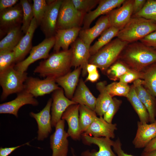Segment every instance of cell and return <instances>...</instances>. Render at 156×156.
I'll list each match as a JSON object with an SVG mask.
<instances>
[{"mask_svg": "<svg viewBox=\"0 0 156 156\" xmlns=\"http://www.w3.org/2000/svg\"><path fill=\"white\" fill-rule=\"evenodd\" d=\"M118 60L131 69L142 72L147 67L156 62V50L140 41L129 43L122 51Z\"/></svg>", "mask_w": 156, "mask_h": 156, "instance_id": "6da1fadb", "label": "cell"}, {"mask_svg": "<svg viewBox=\"0 0 156 156\" xmlns=\"http://www.w3.org/2000/svg\"><path fill=\"white\" fill-rule=\"evenodd\" d=\"M72 49L54 52L40 62L34 71L40 77L56 79L70 72L72 66Z\"/></svg>", "mask_w": 156, "mask_h": 156, "instance_id": "7a4b0ae2", "label": "cell"}, {"mask_svg": "<svg viewBox=\"0 0 156 156\" xmlns=\"http://www.w3.org/2000/svg\"><path fill=\"white\" fill-rule=\"evenodd\" d=\"M156 31V23L140 17L132 16L125 26L118 32L117 38L128 43L140 41Z\"/></svg>", "mask_w": 156, "mask_h": 156, "instance_id": "3957f363", "label": "cell"}, {"mask_svg": "<svg viewBox=\"0 0 156 156\" xmlns=\"http://www.w3.org/2000/svg\"><path fill=\"white\" fill-rule=\"evenodd\" d=\"M128 43L116 38L91 56L89 63L95 65L102 72L105 73L118 60L122 51Z\"/></svg>", "mask_w": 156, "mask_h": 156, "instance_id": "277c9868", "label": "cell"}, {"mask_svg": "<svg viewBox=\"0 0 156 156\" xmlns=\"http://www.w3.org/2000/svg\"><path fill=\"white\" fill-rule=\"evenodd\" d=\"M13 65L0 72V85L2 89L1 99H5L10 95L18 93L25 89L27 73L16 70Z\"/></svg>", "mask_w": 156, "mask_h": 156, "instance_id": "5b68a950", "label": "cell"}, {"mask_svg": "<svg viewBox=\"0 0 156 156\" xmlns=\"http://www.w3.org/2000/svg\"><path fill=\"white\" fill-rule=\"evenodd\" d=\"M85 15L76 9L72 0H62L58 14L57 29L81 27Z\"/></svg>", "mask_w": 156, "mask_h": 156, "instance_id": "8992f818", "label": "cell"}, {"mask_svg": "<svg viewBox=\"0 0 156 156\" xmlns=\"http://www.w3.org/2000/svg\"><path fill=\"white\" fill-rule=\"evenodd\" d=\"M55 40L54 36L45 38L39 44L33 47L29 56L15 64V69L22 72H26L29 66L33 63L39 60L47 58L50 51L54 47Z\"/></svg>", "mask_w": 156, "mask_h": 156, "instance_id": "52a82bcc", "label": "cell"}, {"mask_svg": "<svg viewBox=\"0 0 156 156\" xmlns=\"http://www.w3.org/2000/svg\"><path fill=\"white\" fill-rule=\"evenodd\" d=\"M24 85V90L35 98L49 94L60 88L55 79L49 78L41 79L28 77Z\"/></svg>", "mask_w": 156, "mask_h": 156, "instance_id": "ba28073f", "label": "cell"}, {"mask_svg": "<svg viewBox=\"0 0 156 156\" xmlns=\"http://www.w3.org/2000/svg\"><path fill=\"white\" fill-rule=\"evenodd\" d=\"M65 121L61 119L55 127V130L50 137L52 151L51 156H67L68 150L69 136L65 130Z\"/></svg>", "mask_w": 156, "mask_h": 156, "instance_id": "9c48e42d", "label": "cell"}, {"mask_svg": "<svg viewBox=\"0 0 156 156\" xmlns=\"http://www.w3.org/2000/svg\"><path fill=\"white\" fill-rule=\"evenodd\" d=\"M62 0H55L47 5L44 15L40 24V28L45 38L54 36L60 8Z\"/></svg>", "mask_w": 156, "mask_h": 156, "instance_id": "30bf717a", "label": "cell"}, {"mask_svg": "<svg viewBox=\"0 0 156 156\" xmlns=\"http://www.w3.org/2000/svg\"><path fill=\"white\" fill-rule=\"evenodd\" d=\"M81 137L88 145H97L99 150L93 149L85 150L81 153V156H117L112 148L114 141L106 137H96L82 133Z\"/></svg>", "mask_w": 156, "mask_h": 156, "instance_id": "8fae6325", "label": "cell"}, {"mask_svg": "<svg viewBox=\"0 0 156 156\" xmlns=\"http://www.w3.org/2000/svg\"><path fill=\"white\" fill-rule=\"evenodd\" d=\"M134 0H125L119 7L109 12L106 15L111 26L120 30L128 23L133 14Z\"/></svg>", "mask_w": 156, "mask_h": 156, "instance_id": "7c38bea8", "label": "cell"}, {"mask_svg": "<svg viewBox=\"0 0 156 156\" xmlns=\"http://www.w3.org/2000/svg\"><path fill=\"white\" fill-rule=\"evenodd\" d=\"M72 49V66L75 68L80 67L82 69V76L87 73L86 67L89 63L91 55L90 47L85 44L79 37L71 45Z\"/></svg>", "mask_w": 156, "mask_h": 156, "instance_id": "4fadbf2b", "label": "cell"}, {"mask_svg": "<svg viewBox=\"0 0 156 156\" xmlns=\"http://www.w3.org/2000/svg\"><path fill=\"white\" fill-rule=\"evenodd\" d=\"M23 9L20 3L0 11V33H7L11 29L21 25Z\"/></svg>", "mask_w": 156, "mask_h": 156, "instance_id": "5bb4252c", "label": "cell"}, {"mask_svg": "<svg viewBox=\"0 0 156 156\" xmlns=\"http://www.w3.org/2000/svg\"><path fill=\"white\" fill-rule=\"evenodd\" d=\"M52 102V98L48 101L44 107L39 112H31L30 116L36 120L38 125L37 139L42 141L46 138L52 131L51 114L50 111Z\"/></svg>", "mask_w": 156, "mask_h": 156, "instance_id": "9a60e30c", "label": "cell"}, {"mask_svg": "<svg viewBox=\"0 0 156 156\" xmlns=\"http://www.w3.org/2000/svg\"><path fill=\"white\" fill-rule=\"evenodd\" d=\"M39 104L37 99L24 90L17 93L16 97L14 100L1 104L0 113L12 114L17 118L18 111L23 106L27 104L37 106Z\"/></svg>", "mask_w": 156, "mask_h": 156, "instance_id": "2e32d148", "label": "cell"}, {"mask_svg": "<svg viewBox=\"0 0 156 156\" xmlns=\"http://www.w3.org/2000/svg\"><path fill=\"white\" fill-rule=\"evenodd\" d=\"M51 98V122L52 127H55L61 119L62 116L66 109L70 105L77 103L66 97L62 88L52 92Z\"/></svg>", "mask_w": 156, "mask_h": 156, "instance_id": "e0dca14e", "label": "cell"}, {"mask_svg": "<svg viewBox=\"0 0 156 156\" xmlns=\"http://www.w3.org/2000/svg\"><path fill=\"white\" fill-rule=\"evenodd\" d=\"M79 104H73L69 106L63 114L61 119L66 121L68 125L67 133L69 137L77 141L81 137L79 121Z\"/></svg>", "mask_w": 156, "mask_h": 156, "instance_id": "ac0fdd59", "label": "cell"}, {"mask_svg": "<svg viewBox=\"0 0 156 156\" xmlns=\"http://www.w3.org/2000/svg\"><path fill=\"white\" fill-rule=\"evenodd\" d=\"M117 124L109 123L103 116H97L83 133L96 137H106L114 138L115 131L117 129Z\"/></svg>", "mask_w": 156, "mask_h": 156, "instance_id": "d6986e66", "label": "cell"}, {"mask_svg": "<svg viewBox=\"0 0 156 156\" xmlns=\"http://www.w3.org/2000/svg\"><path fill=\"white\" fill-rule=\"evenodd\" d=\"M133 85L138 97L147 110L150 122H153L156 120V98L144 86L142 79L135 80Z\"/></svg>", "mask_w": 156, "mask_h": 156, "instance_id": "ffe728a7", "label": "cell"}, {"mask_svg": "<svg viewBox=\"0 0 156 156\" xmlns=\"http://www.w3.org/2000/svg\"><path fill=\"white\" fill-rule=\"evenodd\" d=\"M156 137V120L149 124L138 121L133 144L135 148H144Z\"/></svg>", "mask_w": 156, "mask_h": 156, "instance_id": "44dd1931", "label": "cell"}, {"mask_svg": "<svg viewBox=\"0 0 156 156\" xmlns=\"http://www.w3.org/2000/svg\"><path fill=\"white\" fill-rule=\"evenodd\" d=\"M125 0H100L96 8L85 15L82 29L89 28L92 22L101 15H105L112 10L120 7Z\"/></svg>", "mask_w": 156, "mask_h": 156, "instance_id": "7402d4cb", "label": "cell"}, {"mask_svg": "<svg viewBox=\"0 0 156 156\" xmlns=\"http://www.w3.org/2000/svg\"><path fill=\"white\" fill-rule=\"evenodd\" d=\"M38 26L35 18H34L27 32L13 51L15 63H17L23 60L26 56L30 52L32 47V41L34 34Z\"/></svg>", "mask_w": 156, "mask_h": 156, "instance_id": "603a6c76", "label": "cell"}, {"mask_svg": "<svg viewBox=\"0 0 156 156\" xmlns=\"http://www.w3.org/2000/svg\"><path fill=\"white\" fill-rule=\"evenodd\" d=\"M82 29L81 27L65 29H57L54 36L55 43L53 48L54 52L68 49L70 45L77 38Z\"/></svg>", "mask_w": 156, "mask_h": 156, "instance_id": "cb8c5ba5", "label": "cell"}, {"mask_svg": "<svg viewBox=\"0 0 156 156\" xmlns=\"http://www.w3.org/2000/svg\"><path fill=\"white\" fill-rule=\"evenodd\" d=\"M110 26L107 15H102L92 27L85 29H82L79 32V37L85 44L90 47L94 40Z\"/></svg>", "mask_w": 156, "mask_h": 156, "instance_id": "d4e9b609", "label": "cell"}, {"mask_svg": "<svg viewBox=\"0 0 156 156\" xmlns=\"http://www.w3.org/2000/svg\"><path fill=\"white\" fill-rule=\"evenodd\" d=\"M81 71L79 67L55 80L57 84L63 89L65 96L70 99L72 98L78 86Z\"/></svg>", "mask_w": 156, "mask_h": 156, "instance_id": "484cf974", "label": "cell"}, {"mask_svg": "<svg viewBox=\"0 0 156 156\" xmlns=\"http://www.w3.org/2000/svg\"><path fill=\"white\" fill-rule=\"evenodd\" d=\"M96 100L83 79L81 78L71 100L77 104L85 105L94 111Z\"/></svg>", "mask_w": 156, "mask_h": 156, "instance_id": "4316f807", "label": "cell"}, {"mask_svg": "<svg viewBox=\"0 0 156 156\" xmlns=\"http://www.w3.org/2000/svg\"><path fill=\"white\" fill-rule=\"evenodd\" d=\"M105 81H100L96 85L100 94L96 98L94 111L99 116H103L113 99L108 92Z\"/></svg>", "mask_w": 156, "mask_h": 156, "instance_id": "83f0119b", "label": "cell"}, {"mask_svg": "<svg viewBox=\"0 0 156 156\" xmlns=\"http://www.w3.org/2000/svg\"><path fill=\"white\" fill-rule=\"evenodd\" d=\"M22 33L21 25L10 30L0 41V52L13 51L23 37Z\"/></svg>", "mask_w": 156, "mask_h": 156, "instance_id": "f1b7e54d", "label": "cell"}, {"mask_svg": "<svg viewBox=\"0 0 156 156\" xmlns=\"http://www.w3.org/2000/svg\"><path fill=\"white\" fill-rule=\"evenodd\" d=\"M137 114L140 121L142 123L150 122L149 116L147 109L138 97L132 84L126 97Z\"/></svg>", "mask_w": 156, "mask_h": 156, "instance_id": "f546056e", "label": "cell"}, {"mask_svg": "<svg viewBox=\"0 0 156 156\" xmlns=\"http://www.w3.org/2000/svg\"><path fill=\"white\" fill-rule=\"evenodd\" d=\"M120 30L112 26H110L100 35V37L90 48V54L92 56L99 50L109 42L112 39L116 37Z\"/></svg>", "mask_w": 156, "mask_h": 156, "instance_id": "4dcf8cb0", "label": "cell"}, {"mask_svg": "<svg viewBox=\"0 0 156 156\" xmlns=\"http://www.w3.org/2000/svg\"><path fill=\"white\" fill-rule=\"evenodd\" d=\"M143 72V84L156 99V62L147 67Z\"/></svg>", "mask_w": 156, "mask_h": 156, "instance_id": "1f68e13d", "label": "cell"}, {"mask_svg": "<svg viewBox=\"0 0 156 156\" xmlns=\"http://www.w3.org/2000/svg\"><path fill=\"white\" fill-rule=\"evenodd\" d=\"M79 121L81 130L83 133L97 116L94 111L86 106L79 105Z\"/></svg>", "mask_w": 156, "mask_h": 156, "instance_id": "d6a6232c", "label": "cell"}, {"mask_svg": "<svg viewBox=\"0 0 156 156\" xmlns=\"http://www.w3.org/2000/svg\"><path fill=\"white\" fill-rule=\"evenodd\" d=\"M131 69L122 61L118 60L112 65L105 73L110 80L116 81L120 77Z\"/></svg>", "mask_w": 156, "mask_h": 156, "instance_id": "836d02e7", "label": "cell"}, {"mask_svg": "<svg viewBox=\"0 0 156 156\" xmlns=\"http://www.w3.org/2000/svg\"><path fill=\"white\" fill-rule=\"evenodd\" d=\"M20 3L23 9V18L21 30L25 34L28 30L34 18L32 5L27 0H21Z\"/></svg>", "mask_w": 156, "mask_h": 156, "instance_id": "e575fe53", "label": "cell"}, {"mask_svg": "<svg viewBox=\"0 0 156 156\" xmlns=\"http://www.w3.org/2000/svg\"><path fill=\"white\" fill-rule=\"evenodd\" d=\"M106 88L108 92L112 97L118 96L126 98L130 91L131 86L119 81H115L107 85Z\"/></svg>", "mask_w": 156, "mask_h": 156, "instance_id": "d590c367", "label": "cell"}, {"mask_svg": "<svg viewBox=\"0 0 156 156\" xmlns=\"http://www.w3.org/2000/svg\"><path fill=\"white\" fill-rule=\"evenodd\" d=\"M132 16L142 17L152 20L156 23V0H146L142 10Z\"/></svg>", "mask_w": 156, "mask_h": 156, "instance_id": "8d00e7d4", "label": "cell"}, {"mask_svg": "<svg viewBox=\"0 0 156 156\" xmlns=\"http://www.w3.org/2000/svg\"><path fill=\"white\" fill-rule=\"evenodd\" d=\"M99 0H72L76 9L86 14L99 4Z\"/></svg>", "mask_w": 156, "mask_h": 156, "instance_id": "74e56055", "label": "cell"}, {"mask_svg": "<svg viewBox=\"0 0 156 156\" xmlns=\"http://www.w3.org/2000/svg\"><path fill=\"white\" fill-rule=\"evenodd\" d=\"M33 2L32 8L34 18L38 26L44 15L47 4L45 0H33Z\"/></svg>", "mask_w": 156, "mask_h": 156, "instance_id": "f35d334b", "label": "cell"}, {"mask_svg": "<svg viewBox=\"0 0 156 156\" xmlns=\"http://www.w3.org/2000/svg\"><path fill=\"white\" fill-rule=\"evenodd\" d=\"M122 101L116 98H113L106 112L103 116L104 119L109 123H112L113 118L118 110Z\"/></svg>", "mask_w": 156, "mask_h": 156, "instance_id": "ab89813d", "label": "cell"}, {"mask_svg": "<svg viewBox=\"0 0 156 156\" xmlns=\"http://www.w3.org/2000/svg\"><path fill=\"white\" fill-rule=\"evenodd\" d=\"M15 56L13 51L0 52V72L15 65Z\"/></svg>", "mask_w": 156, "mask_h": 156, "instance_id": "60d3db41", "label": "cell"}, {"mask_svg": "<svg viewBox=\"0 0 156 156\" xmlns=\"http://www.w3.org/2000/svg\"><path fill=\"white\" fill-rule=\"evenodd\" d=\"M143 78V71H138L131 69L121 76L119 81L121 82L128 84L138 79L142 80Z\"/></svg>", "mask_w": 156, "mask_h": 156, "instance_id": "b9f144b4", "label": "cell"}, {"mask_svg": "<svg viewBox=\"0 0 156 156\" xmlns=\"http://www.w3.org/2000/svg\"><path fill=\"white\" fill-rule=\"evenodd\" d=\"M139 41L146 46L156 50V31L148 34Z\"/></svg>", "mask_w": 156, "mask_h": 156, "instance_id": "7bdbcfd3", "label": "cell"}, {"mask_svg": "<svg viewBox=\"0 0 156 156\" xmlns=\"http://www.w3.org/2000/svg\"><path fill=\"white\" fill-rule=\"evenodd\" d=\"M112 147L117 156H136L129 154L125 152L122 149L121 143L119 138L114 141Z\"/></svg>", "mask_w": 156, "mask_h": 156, "instance_id": "ee69618b", "label": "cell"}, {"mask_svg": "<svg viewBox=\"0 0 156 156\" xmlns=\"http://www.w3.org/2000/svg\"><path fill=\"white\" fill-rule=\"evenodd\" d=\"M146 0H134L133 6L132 16L141 11L144 6Z\"/></svg>", "mask_w": 156, "mask_h": 156, "instance_id": "f6af8a7d", "label": "cell"}, {"mask_svg": "<svg viewBox=\"0 0 156 156\" xmlns=\"http://www.w3.org/2000/svg\"><path fill=\"white\" fill-rule=\"evenodd\" d=\"M18 1V0H0V11L14 6Z\"/></svg>", "mask_w": 156, "mask_h": 156, "instance_id": "bcb514c9", "label": "cell"}, {"mask_svg": "<svg viewBox=\"0 0 156 156\" xmlns=\"http://www.w3.org/2000/svg\"><path fill=\"white\" fill-rule=\"evenodd\" d=\"M29 143L16 146L10 147H1L0 148V156H8L15 150L26 144H28Z\"/></svg>", "mask_w": 156, "mask_h": 156, "instance_id": "7dc6e473", "label": "cell"}, {"mask_svg": "<svg viewBox=\"0 0 156 156\" xmlns=\"http://www.w3.org/2000/svg\"><path fill=\"white\" fill-rule=\"evenodd\" d=\"M100 75L98 71L88 74L86 81H90L92 83L96 82L99 79Z\"/></svg>", "mask_w": 156, "mask_h": 156, "instance_id": "c3c4849f", "label": "cell"}, {"mask_svg": "<svg viewBox=\"0 0 156 156\" xmlns=\"http://www.w3.org/2000/svg\"><path fill=\"white\" fill-rule=\"evenodd\" d=\"M156 150V137L144 148L143 151L149 152Z\"/></svg>", "mask_w": 156, "mask_h": 156, "instance_id": "681fc988", "label": "cell"}, {"mask_svg": "<svg viewBox=\"0 0 156 156\" xmlns=\"http://www.w3.org/2000/svg\"><path fill=\"white\" fill-rule=\"evenodd\" d=\"M98 67L94 64L88 63L86 67V70L87 73H90L97 71Z\"/></svg>", "mask_w": 156, "mask_h": 156, "instance_id": "f907efd6", "label": "cell"}, {"mask_svg": "<svg viewBox=\"0 0 156 156\" xmlns=\"http://www.w3.org/2000/svg\"><path fill=\"white\" fill-rule=\"evenodd\" d=\"M141 156H156V150L149 152L143 151Z\"/></svg>", "mask_w": 156, "mask_h": 156, "instance_id": "816d5d0a", "label": "cell"}, {"mask_svg": "<svg viewBox=\"0 0 156 156\" xmlns=\"http://www.w3.org/2000/svg\"><path fill=\"white\" fill-rule=\"evenodd\" d=\"M71 151L72 156H77L75 153L74 150L73 148H71Z\"/></svg>", "mask_w": 156, "mask_h": 156, "instance_id": "f5cc1de1", "label": "cell"}]
</instances>
